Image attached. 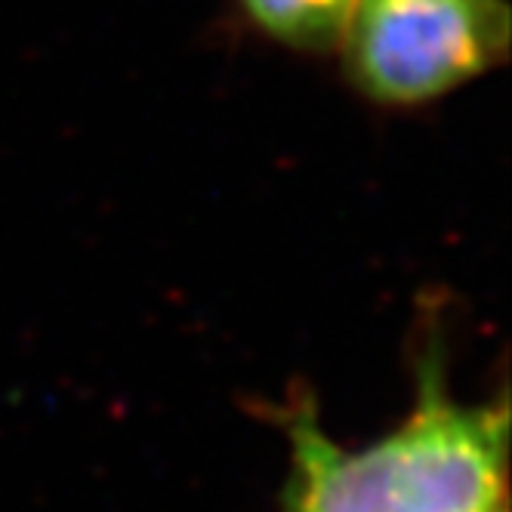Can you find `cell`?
<instances>
[{"label": "cell", "instance_id": "obj_1", "mask_svg": "<svg viewBox=\"0 0 512 512\" xmlns=\"http://www.w3.org/2000/svg\"><path fill=\"white\" fill-rule=\"evenodd\" d=\"M294 512H503L506 414L460 408L426 383L414 417L364 451L294 423Z\"/></svg>", "mask_w": 512, "mask_h": 512}, {"label": "cell", "instance_id": "obj_2", "mask_svg": "<svg viewBox=\"0 0 512 512\" xmlns=\"http://www.w3.org/2000/svg\"><path fill=\"white\" fill-rule=\"evenodd\" d=\"M506 0H355L340 44L349 81L383 105H423L503 65Z\"/></svg>", "mask_w": 512, "mask_h": 512}, {"label": "cell", "instance_id": "obj_3", "mask_svg": "<svg viewBox=\"0 0 512 512\" xmlns=\"http://www.w3.org/2000/svg\"><path fill=\"white\" fill-rule=\"evenodd\" d=\"M266 38L303 53L337 50L355 0H238Z\"/></svg>", "mask_w": 512, "mask_h": 512}]
</instances>
